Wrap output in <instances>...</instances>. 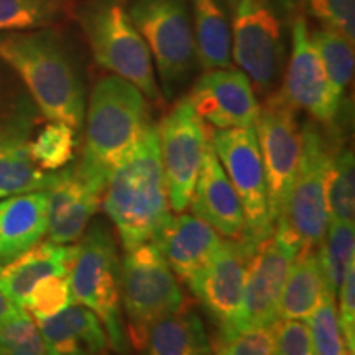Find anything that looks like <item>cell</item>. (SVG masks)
I'll use <instances>...</instances> for the list:
<instances>
[{"mask_svg":"<svg viewBox=\"0 0 355 355\" xmlns=\"http://www.w3.org/2000/svg\"><path fill=\"white\" fill-rule=\"evenodd\" d=\"M102 202L125 252L153 242L170 220V201L155 123L110 173Z\"/></svg>","mask_w":355,"mask_h":355,"instance_id":"6da1fadb","label":"cell"},{"mask_svg":"<svg viewBox=\"0 0 355 355\" xmlns=\"http://www.w3.org/2000/svg\"><path fill=\"white\" fill-rule=\"evenodd\" d=\"M0 61L19 74L35 104L51 122L78 130L86 114L83 76L51 32L0 33Z\"/></svg>","mask_w":355,"mask_h":355,"instance_id":"7a4b0ae2","label":"cell"},{"mask_svg":"<svg viewBox=\"0 0 355 355\" xmlns=\"http://www.w3.org/2000/svg\"><path fill=\"white\" fill-rule=\"evenodd\" d=\"M84 117L86 145L78 166L107 184L114 168L152 125L150 101L133 84L110 74L96 83Z\"/></svg>","mask_w":355,"mask_h":355,"instance_id":"3957f363","label":"cell"},{"mask_svg":"<svg viewBox=\"0 0 355 355\" xmlns=\"http://www.w3.org/2000/svg\"><path fill=\"white\" fill-rule=\"evenodd\" d=\"M79 24L97 64L133 84L150 102L163 99L152 55L133 25L127 0H87Z\"/></svg>","mask_w":355,"mask_h":355,"instance_id":"277c9868","label":"cell"},{"mask_svg":"<svg viewBox=\"0 0 355 355\" xmlns=\"http://www.w3.org/2000/svg\"><path fill=\"white\" fill-rule=\"evenodd\" d=\"M291 13V0H237L232 8V60L261 94L283 78Z\"/></svg>","mask_w":355,"mask_h":355,"instance_id":"5b68a950","label":"cell"},{"mask_svg":"<svg viewBox=\"0 0 355 355\" xmlns=\"http://www.w3.org/2000/svg\"><path fill=\"white\" fill-rule=\"evenodd\" d=\"M336 145L316 122L301 127V155L295 183L277 219V227L290 234L300 252L318 250L329 227V180Z\"/></svg>","mask_w":355,"mask_h":355,"instance_id":"8992f818","label":"cell"},{"mask_svg":"<svg viewBox=\"0 0 355 355\" xmlns=\"http://www.w3.org/2000/svg\"><path fill=\"white\" fill-rule=\"evenodd\" d=\"M69 286L74 303L86 306L101 319L110 347L125 354L128 334L122 313L121 260L112 232L102 220L92 222L78 243Z\"/></svg>","mask_w":355,"mask_h":355,"instance_id":"52a82bcc","label":"cell"},{"mask_svg":"<svg viewBox=\"0 0 355 355\" xmlns=\"http://www.w3.org/2000/svg\"><path fill=\"white\" fill-rule=\"evenodd\" d=\"M127 7L158 71L162 96L173 99L199 66L189 0H127Z\"/></svg>","mask_w":355,"mask_h":355,"instance_id":"ba28073f","label":"cell"},{"mask_svg":"<svg viewBox=\"0 0 355 355\" xmlns=\"http://www.w3.org/2000/svg\"><path fill=\"white\" fill-rule=\"evenodd\" d=\"M121 288L127 334L139 349L153 322L186 304L176 275L157 242L141 243L127 252L121 263Z\"/></svg>","mask_w":355,"mask_h":355,"instance_id":"9c48e42d","label":"cell"},{"mask_svg":"<svg viewBox=\"0 0 355 355\" xmlns=\"http://www.w3.org/2000/svg\"><path fill=\"white\" fill-rule=\"evenodd\" d=\"M212 148L241 199L245 216V241L252 248L273 234L263 163L254 127L214 128L209 132Z\"/></svg>","mask_w":355,"mask_h":355,"instance_id":"30bf717a","label":"cell"},{"mask_svg":"<svg viewBox=\"0 0 355 355\" xmlns=\"http://www.w3.org/2000/svg\"><path fill=\"white\" fill-rule=\"evenodd\" d=\"M254 128L263 163L268 216L275 225L295 183L301 155V128L296 109L282 91L266 96Z\"/></svg>","mask_w":355,"mask_h":355,"instance_id":"8fae6325","label":"cell"},{"mask_svg":"<svg viewBox=\"0 0 355 355\" xmlns=\"http://www.w3.org/2000/svg\"><path fill=\"white\" fill-rule=\"evenodd\" d=\"M157 128L170 209L181 214L189 207L209 146V132L188 97L178 101Z\"/></svg>","mask_w":355,"mask_h":355,"instance_id":"7c38bea8","label":"cell"},{"mask_svg":"<svg viewBox=\"0 0 355 355\" xmlns=\"http://www.w3.org/2000/svg\"><path fill=\"white\" fill-rule=\"evenodd\" d=\"M300 245L275 225L273 234L255 248L247 265L242 314L237 331L273 327L279 319V300ZM235 332V331H234Z\"/></svg>","mask_w":355,"mask_h":355,"instance_id":"4fadbf2b","label":"cell"},{"mask_svg":"<svg viewBox=\"0 0 355 355\" xmlns=\"http://www.w3.org/2000/svg\"><path fill=\"white\" fill-rule=\"evenodd\" d=\"M290 55L283 71L282 94L295 109H303L319 123L336 121L343 99L337 97L327 71L309 37L304 17H295L290 33Z\"/></svg>","mask_w":355,"mask_h":355,"instance_id":"5bb4252c","label":"cell"},{"mask_svg":"<svg viewBox=\"0 0 355 355\" xmlns=\"http://www.w3.org/2000/svg\"><path fill=\"white\" fill-rule=\"evenodd\" d=\"M254 252L245 241H222L209 265L189 286L204 309L219 324L220 336L239 327L247 265Z\"/></svg>","mask_w":355,"mask_h":355,"instance_id":"9a60e30c","label":"cell"},{"mask_svg":"<svg viewBox=\"0 0 355 355\" xmlns=\"http://www.w3.org/2000/svg\"><path fill=\"white\" fill-rule=\"evenodd\" d=\"M188 99L199 117L214 128L254 127L259 117L255 89L241 69H207L194 83Z\"/></svg>","mask_w":355,"mask_h":355,"instance_id":"2e32d148","label":"cell"},{"mask_svg":"<svg viewBox=\"0 0 355 355\" xmlns=\"http://www.w3.org/2000/svg\"><path fill=\"white\" fill-rule=\"evenodd\" d=\"M105 184L79 170L63 168L46 189V234L55 243H74L83 237L99 209Z\"/></svg>","mask_w":355,"mask_h":355,"instance_id":"e0dca14e","label":"cell"},{"mask_svg":"<svg viewBox=\"0 0 355 355\" xmlns=\"http://www.w3.org/2000/svg\"><path fill=\"white\" fill-rule=\"evenodd\" d=\"M189 206L193 214L230 241L245 239V216L241 199L225 175L211 140L199 171Z\"/></svg>","mask_w":355,"mask_h":355,"instance_id":"ac0fdd59","label":"cell"},{"mask_svg":"<svg viewBox=\"0 0 355 355\" xmlns=\"http://www.w3.org/2000/svg\"><path fill=\"white\" fill-rule=\"evenodd\" d=\"M153 242H157L175 275L191 286L209 265L222 239L207 222L181 212L170 217Z\"/></svg>","mask_w":355,"mask_h":355,"instance_id":"d6986e66","label":"cell"},{"mask_svg":"<svg viewBox=\"0 0 355 355\" xmlns=\"http://www.w3.org/2000/svg\"><path fill=\"white\" fill-rule=\"evenodd\" d=\"M35 322L46 355H102L110 347L101 319L83 304L71 303Z\"/></svg>","mask_w":355,"mask_h":355,"instance_id":"ffe728a7","label":"cell"},{"mask_svg":"<svg viewBox=\"0 0 355 355\" xmlns=\"http://www.w3.org/2000/svg\"><path fill=\"white\" fill-rule=\"evenodd\" d=\"M76 252L78 245L40 241L17 259L0 266V283L24 308L38 282L55 275H69Z\"/></svg>","mask_w":355,"mask_h":355,"instance_id":"44dd1931","label":"cell"},{"mask_svg":"<svg viewBox=\"0 0 355 355\" xmlns=\"http://www.w3.org/2000/svg\"><path fill=\"white\" fill-rule=\"evenodd\" d=\"M46 234V191L0 201V266L24 254Z\"/></svg>","mask_w":355,"mask_h":355,"instance_id":"7402d4cb","label":"cell"},{"mask_svg":"<svg viewBox=\"0 0 355 355\" xmlns=\"http://www.w3.org/2000/svg\"><path fill=\"white\" fill-rule=\"evenodd\" d=\"M198 61L202 69L234 68L232 8L227 0H189Z\"/></svg>","mask_w":355,"mask_h":355,"instance_id":"603a6c76","label":"cell"},{"mask_svg":"<svg viewBox=\"0 0 355 355\" xmlns=\"http://www.w3.org/2000/svg\"><path fill=\"white\" fill-rule=\"evenodd\" d=\"M140 350L144 355H214L201 316L186 304L153 322Z\"/></svg>","mask_w":355,"mask_h":355,"instance_id":"cb8c5ba5","label":"cell"},{"mask_svg":"<svg viewBox=\"0 0 355 355\" xmlns=\"http://www.w3.org/2000/svg\"><path fill=\"white\" fill-rule=\"evenodd\" d=\"M327 296L331 295L318 250L300 252L283 286L279 319H308Z\"/></svg>","mask_w":355,"mask_h":355,"instance_id":"d4e9b609","label":"cell"},{"mask_svg":"<svg viewBox=\"0 0 355 355\" xmlns=\"http://www.w3.org/2000/svg\"><path fill=\"white\" fill-rule=\"evenodd\" d=\"M58 173L44 171L30 157L28 140L0 144V191L6 196L46 191Z\"/></svg>","mask_w":355,"mask_h":355,"instance_id":"484cf974","label":"cell"},{"mask_svg":"<svg viewBox=\"0 0 355 355\" xmlns=\"http://www.w3.org/2000/svg\"><path fill=\"white\" fill-rule=\"evenodd\" d=\"M324 278L331 296H337L345 275L355 261L354 222H329L321 245L318 247Z\"/></svg>","mask_w":355,"mask_h":355,"instance_id":"4316f807","label":"cell"},{"mask_svg":"<svg viewBox=\"0 0 355 355\" xmlns=\"http://www.w3.org/2000/svg\"><path fill=\"white\" fill-rule=\"evenodd\" d=\"M309 37L321 56L324 68L337 97L344 99V92L354 78V42L334 30H314Z\"/></svg>","mask_w":355,"mask_h":355,"instance_id":"83f0119b","label":"cell"},{"mask_svg":"<svg viewBox=\"0 0 355 355\" xmlns=\"http://www.w3.org/2000/svg\"><path fill=\"white\" fill-rule=\"evenodd\" d=\"M76 130L68 123H46L35 140L28 141L30 157L44 171L63 170L73 162Z\"/></svg>","mask_w":355,"mask_h":355,"instance_id":"f1b7e54d","label":"cell"},{"mask_svg":"<svg viewBox=\"0 0 355 355\" xmlns=\"http://www.w3.org/2000/svg\"><path fill=\"white\" fill-rule=\"evenodd\" d=\"M61 13V0H0V33L46 26Z\"/></svg>","mask_w":355,"mask_h":355,"instance_id":"f546056e","label":"cell"},{"mask_svg":"<svg viewBox=\"0 0 355 355\" xmlns=\"http://www.w3.org/2000/svg\"><path fill=\"white\" fill-rule=\"evenodd\" d=\"M329 217L332 222L355 219V163L349 148L336 152L329 180Z\"/></svg>","mask_w":355,"mask_h":355,"instance_id":"4dcf8cb0","label":"cell"},{"mask_svg":"<svg viewBox=\"0 0 355 355\" xmlns=\"http://www.w3.org/2000/svg\"><path fill=\"white\" fill-rule=\"evenodd\" d=\"M306 324H308L314 355H343L347 350L337 321L334 296H327L308 318Z\"/></svg>","mask_w":355,"mask_h":355,"instance_id":"1f68e13d","label":"cell"},{"mask_svg":"<svg viewBox=\"0 0 355 355\" xmlns=\"http://www.w3.org/2000/svg\"><path fill=\"white\" fill-rule=\"evenodd\" d=\"M0 355H46L37 322L26 309L0 326Z\"/></svg>","mask_w":355,"mask_h":355,"instance_id":"d6a6232c","label":"cell"},{"mask_svg":"<svg viewBox=\"0 0 355 355\" xmlns=\"http://www.w3.org/2000/svg\"><path fill=\"white\" fill-rule=\"evenodd\" d=\"M73 301L69 286V275H55L44 278L33 286L24 308L33 314L35 319L50 318L68 308Z\"/></svg>","mask_w":355,"mask_h":355,"instance_id":"836d02e7","label":"cell"},{"mask_svg":"<svg viewBox=\"0 0 355 355\" xmlns=\"http://www.w3.org/2000/svg\"><path fill=\"white\" fill-rule=\"evenodd\" d=\"M306 15L322 28L334 30L350 42L355 38V0H301Z\"/></svg>","mask_w":355,"mask_h":355,"instance_id":"e575fe53","label":"cell"},{"mask_svg":"<svg viewBox=\"0 0 355 355\" xmlns=\"http://www.w3.org/2000/svg\"><path fill=\"white\" fill-rule=\"evenodd\" d=\"M219 349L225 355H272L273 327H254L222 334Z\"/></svg>","mask_w":355,"mask_h":355,"instance_id":"d590c367","label":"cell"},{"mask_svg":"<svg viewBox=\"0 0 355 355\" xmlns=\"http://www.w3.org/2000/svg\"><path fill=\"white\" fill-rule=\"evenodd\" d=\"M272 355H314L308 324L303 319H278Z\"/></svg>","mask_w":355,"mask_h":355,"instance_id":"8d00e7d4","label":"cell"},{"mask_svg":"<svg viewBox=\"0 0 355 355\" xmlns=\"http://www.w3.org/2000/svg\"><path fill=\"white\" fill-rule=\"evenodd\" d=\"M336 298H339V313H337V321H339L340 332L345 349L350 354L355 352V266L349 270L345 275L343 285L339 288Z\"/></svg>","mask_w":355,"mask_h":355,"instance_id":"74e56055","label":"cell"},{"mask_svg":"<svg viewBox=\"0 0 355 355\" xmlns=\"http://www.w3.org/2000/svg\"><path fill=\"white\" fill-rule=\"evenodd\" d=\"M21 309L25 308H21V306L6 291L2 283H0V326H2L3 322H7L8 319L17 316Z\"/></svg>","mask_w":355,"mask_h":355,"instance_id":"f35d334b","label":"cell"},{"mask_svg":"<svg viewBox=\"0 0 355 355\" xmlns=\"http://www.w3.org/2000/svg\"><path fill=\"white\" fill-rule=\"evenodd\" d=\"M227 2L230 3V8H234L235 3H237V0H227Z\"/></svg>","mask_w":355,"mask_h":355,"instance_id":"ab89813d","label":"cell"},{"mask_svg":"<svg viewBox=\"0 0 355 355\" xmlns=\"http://www.w3.org/2000/svg\"><path fill=\"white\" fill-rule=\"evenodd\" d=\"M214 355H225V354H224V352H222V350H220V349H217V352H216Z\"/></svg>","mask_w":355,"mask_h":355,"instance_id":"60d3db41","label":"cell"},{"mask_svg":"<svg viewBox=\"0 0 355 355\" xmlns=\"http://www.w3.org/2000/svg\"><path fill=\"white\" fill-rule=\"evenodd\" d=\"M2 198H7V196H6V194L2 193V191H0V199H2Z\"/></svg>","mask_w":355,"mask_h":355,"instance_id":"b9f144b4","label":"cell"},{"mask_svg":"<svg viewBox=\"0 0 355 355\" xmlns=\"http://www.w3.org/2000/svg\"><path fill=\"white\" fill-rule=\"evenodd\" d=\"M343 355H354V354H350V352H349V350H345V352H344Z\"/></svg>","mask_w":355,"mask_h":355,"instance_id":"7bdbcfd3","label":"cell"},{"mask_svg":"<svg viewBox=\"0 0 355 355\" xmlns=\"http://www.w3.org/2000/svg\"><path fill=\"white\" fill-rule=\"evenodd\" d=\"M102 355H109V354H102Z\"/></svg>","mask_w":355,"mask_h":355,"instance_id":"ee69618b","label":"cell"}]
</instances>
